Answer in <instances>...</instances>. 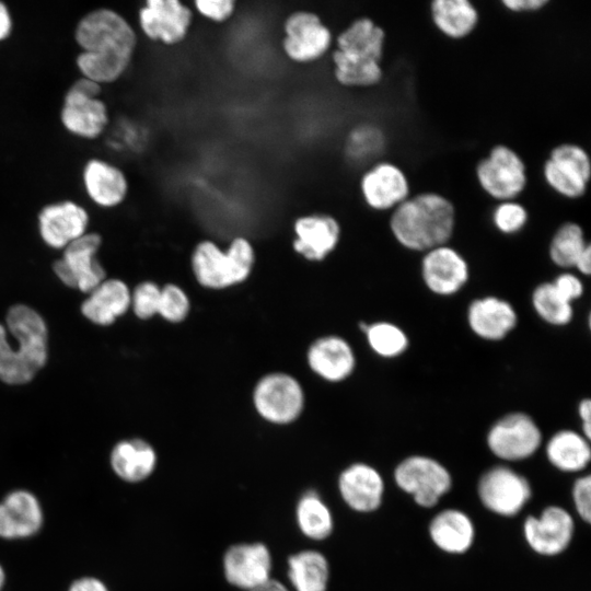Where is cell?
I'll return each instance as SVG.
<instances>
[{"mask_svg":"<svg viewBox=\"0 0 591 591\" xmlns=\"http://www.w3.org/2000/svg\"><path fill=\"white\" fill-rule=\"evenodd\" d=\"M43 524V507L32 491L13 489L0 500V538H30L40 531Z\"/></svg>","mask_w":591,"mask_h":591,"instance_id":"obj_20","label":"cell"},{"mask_svg":"<svg viewBox=\"0 0 591 591\" xmlns=\"http://www.w3.org/2000/svg\"><path fill=\"white\" fill-rule=\"evenodd\" d=\"M76 40L83 51L77 66L97 83L117 80L128 68L137 44L131 25L117 12L97 9L81 19Z\"/></svg>","mask_w":591,"mask_h":591,"instance_id":"obj_1","label":"cell"},{"mask_svg":"<svg viewBox=\"0 0 591 591\" xmlns=\"http://www.w3.org/2000/svg\"><path fill=\"white\" fill-rule=\"evenodd\" d=\"M589 244L582 227L577 222L567 221L557 228L549 241V259L561 269H571Z\"/></svg>","mask_w":591,"mask_h":591,"instance_id":"obj_35","label":"cell"},{"mask_svg":"<svg viewBox=\"0 0 591 591\" xmlns=\"http://www.w3.org/2000/svg\"><path fill=\"white\" fill-rule=\"evenodd\" d=\"M5 571L2 565L0 564V591H2L4 584H5Z\"/></svg>","mask_w":591,"mask_h":591,"instance_id":"obj_50","label":"cell"},{"mask_svg":"<svg viewBox=\"0 0 591 591\" xmlns=\"http://www.w3.org/2000/svg\"><path fill=\"white\" fill-rule=\"evenodd\" d=\"M543 177L558 195L568 199L580 198L591 178L590 157L576 143H560L551 150L543 165Z\"/></svg>","mask_w":591,"mask_h":591,"instance_id":"obj_10","label":"cell"},{"mask_svg":"<svg viewBox=\"0 0 591 591\" xmlns=\"http://www.w3.org/2000/svg\"><path fill=\"white\" fill-rule=\"evenodd\" d=\"M456 212L445 196L425 192L409 196L391 212L390 230L404 248L425 253L449 244L453 236Z\"/></svg>","mask_w":591,"mask_h":591,"instance_id":"obj_3","label":"cell"},{"mask_svg":"<svg viewBox=\"0 0 591 591\" xmlns=\"http://www.w3.org/2000/svg\"><path fill=\"white\" fill-rule=\"evenodd\" d=\"M83 179L89 196L101 206H116L127 195L128 183L125 174L104 161H89L84 167Z\"/></svg>","mask_w":591,"mask_h":591,"instance_id":"obj_32","label":"cell"},{"mask_svg":"<svg viewBox=\"0 0 591 591\" xmlns=\"http://www.w3.org/2000/svg\"><path fill=\"white\" fill-rule=\"evenodd\" d=\"M543 433L535 419L524 412H510L498 418L488 429L489 451L506 462L533 456L541 448Z\"/></svg>","mask_w":591,"mask_h":591,"instance_id":"obj_6","label":"cell"},{"mask_svg":"<svg viewBox=\"0 0 591 591\" xmlns=\"http://www.w3.org/2000/svg\"><path fill=\"white\" fill-rule=\"evenodd\" d=\"M394 482L422 508L436 506L452 487L447 467L427 455H409L394 470Z\"/></svg>","mask_w":591,"mask_h":591,"instance_id":"obj_8","label":"cell"},{"mask_svg":"<svg viewBox=\"0 0 591 591\" xmlns=\"http://www.w3.org/2000/svg\"><path fill=\"white\" fill-rule=\"evenodd\" d=\"M281 47L288 59L310 63L322 58L331 48L333 34L312 11L291 12L283 22Z\"/></svg>","mask_w":591,"mask_h":591,"instance_id":"obj_11","label":"cell"},{"mask_svg":"<svg viewBox=\"0 0 591 591\" xmlns=\"http://www.w3.org/2000/svg\"><path fill=\"white\" fill-rule=\"evenodd\" d=\"M131 304V294L125 282L108 279L100 283L81 305L82 314L97 325H109Z\"/></svg>","mask_w":591,"mask_h":591,"instance_id":"obj_28","label":"cell"},{"mask_svg":"<svg viewBox=\"0 0 591 591\" xmlns=\"http://www.w3.org/2000/svg\"><path fill=\"white\" fill-rule=\"evenodd\" d=\"M194 9L200 16L215 23H222L233 16L236 10V1L195 0Z\"/></svg>","mask_w":591,"mask_h":591,"instance_id":"obj_41","label":"cell"},{"mask_svg":"<svg viewBox=\"0 0 591 591\" xmlns=\"http://www.w3.org/2000/svg\"><path fill=\"white\" fill-rule=\"evenodd\" d=\"M273 560L271 551L264 542L233 543L222 555L223 578L235 589L254 590L273 578Z\"/></svg>","mask_w":591,"mask_h":591,"instance_id":"obj_9","label":"cell"},{"mask_svg":"<svg viewBox=\"0 0 591 591\" xmlns=\"http://www.w3.org/2000/svg\"><path fill=\"white\" fill-rule=\"evenodd\" d=\"M349 148L357 159H368L380 151L383 142L382 134L371 126H361L354 130Z\"/></svg>","mask_w":591,"mask_h":591,"instance_id":"obj_40","label":"cell"},{"mask_svg":"<svg viewBox=\"0 0 591 591\" xmlns=\"http://www.w3.org/2000/svg\"><path fill=\"white\" fill-rule=\"evenodd\" d=\"M470 331L485 341H500L518 326L515 308L508 300L497 296H484L470 302L466 310Z\"/></svg>","mask_w":591,"mask_h":591,"instance_id":"obj_19","label":"cell"},{"mask_svg":"<svg viewBox=\"0 0 591 591\" xmlns=\"http://www.w3.org/2000/svg\"><path fill=\"white\" fill-rule=\"evenodd\" d=\"M161 288L151 281L138 285L131 296L135 314L141 320H148L158 314Z\"/></svg>","mask_w":591,"mask_h":591,"instance_id":"obj_39","label":"cell"},{"mask_svg":"<svg viewBox=\"0 0 591 591\" xmlns=\"http://www.w3.org/2000/svg\"><path fill=\"white\" fill-rule=\"evenodd\" d=\"M102 239L97 233L83 234L65 247L54 263V271L68 287L90 293L105 280V269L96 259Z\"/></svg>","mask_w":591,"mask_h":591,"instance_id":"obj_13","label":"cell"},{"mask_svg":"<svg viewBox=\"0 0 591 591\" xmlns=\"http://www.w3.org/2000/svg\"><path fill=\"white\" fill-rule=\"evenodd\" d=\"M572 500L578 515L589 523L591 520V477L589 474L576 479L572 487Z\"/></svg>","mask_w":591,"mask_h":591,"instance_id":"obj_43","label":"cell"},{"mask_svg":"<svg viewBox=\"0 0 591 591\" xmlns=\"http://www.w3.org/2000/svg\"><path fill=\"white\" fill-rule=\"evenodd\" d=\"M359 186L367 206L376 211H392L410 194L407 175L398 165L389 161L369 167L362 174Z\"/></svg>","mask_w":591,"mask_h":591,"instance_id":"obj_18","label":"cell"},{"mask_svg":"<svg viewBox=\"0 0 591 591\" xmlns=\"http://www.w3.org/2000/svg\"><path fill=\"white\" fill-rule=\"evenodd\" d=\"M429 535L441 551L449 554H463L474 542L475 529L466 513L457 509H447L431 520Z\"/></svg>","mask_w":591,"mask_h":591,"instance_id":"obj_29","label":"cell"},{"mask_svg":"<svg viewBox=\"0 0 591 591\" xmlns=\"http://www.w3.org/2000/svg\"><path fill=\"white\" fill-rule=\"evenodd\" d=\"M61 121L72 134L95 138L107 124L105 104L97 97H91L69 89L61 111Z\"/></svg>","mask_w":591,"mask_h":591,"instance_id":"obj_26","label":"cell"},{"mask_svg":"<svg viewBox=\"0 0 591 591\" xmlns=\"http://www.w3.org/2000/svg\"><path fill=\"white\" fill-rule=\"evenodd\" d=\"M88 221L86 211L72 201L48 205L38 216L40 236L55 248L66 247L85 234Z\"/></svg>","mask_w":591,"mask_h":591,"instance_id":"obj_23","label":"cell"},{"mask_svg":"<svg viewBox=\"0 0 591 591\" xmlns=\"http://www.w3.org/2000/svg\"><path fill=\"white\" fill-rule=\"evenodd\" d=\"M589 439L572 429H560L553 433L546 445L548 462L558 471L578 473L583 471L591 459Z\"/></svg>","mask_w":591,"mask_h":591,"instance_id":"obj_31","label":"cell"},{"mask_svg":"<svg viewBox=\"0 0 591 591\" xmlns=\"http://www.w3.org/2000/svg\"><path fill=\"white\" fill-rule=\"evenodd\" d=\"M257 413L267 421L287 425L302 413L304 394L300 383L291 375L275 372L264 375L253 392Z\"/></svg>","mask_w":591,"mask_h":591,"instance_id":"obj_12","label":"cell"},{"mask_svg":"<svg viewBox=\"0 0 591 591\" xmlns=\"http://www.w3.org/2000/svg\"><path fill=\"white\" fill-rule=\"evenodd\" d=\"M337 488L349 509L358 513H371L382 505L384 479L372 465L356 462L339 473Z\"/></svg>","mask_w":591,"mask_h":591,"instance_id":"obj_21","label":"cell"},{"mask_svg":"<svg viewBox=\"0 0 591 591\" xmlns=\"http://www.w3.org/2000/svg\"><path fill=\"white\" fill-rule=\"evenodd\" d=\"M421 280L429 292L438 297H453L470 281L471 268L463 254L449 244L422 253Z\"/></svg>","mask_w":591,"mask_h":591,"instance_id":"obj_15","label":"cell"},{"mask_svg":"<svg viewBox=\"0 0 591 591\" xmlns=\"http://www.w3.org/2000/svg\"><path fill=\"white\" fill-rule=\"evenodd\" d=\"M189 311V299L182 288L169 283L161 288L158 314L169 322L183 321Z\"/></svg>","mask_w":591,"mask_h":591,"instance_id":"obj_38","label":"cell"},{"mask_svg":"<svg viewBox=\"0 0 591 591\" xmlns=\"http://www.w3.org/2000/svg\"><path fill=\"white\" fill-rule=\"evenodd\" d=\"M287 577L291 591H327L329 561L318 549H300L287 557Z\"/></svg>","mask_w":591,"mask_h":591,"instance_id":"obj_27","label":"cell"},{"mask_svg":"<svg viewBox=\"0 0 591 591\" xmlns=\"http://www.w3.org/2000/svg\"><path fill=\"white\" fill-rule=\"evenodd\" d=\"M294 521L300 533L313 542H323L334 532L335 521L329 506L313 488L304 490L294 507Z\"/></svg>","mask_w":591,"mask_h":591,"instance_id":"obj_30","label":"cell"},{"mask_svg":"<svg viewBox=\"0 0 591 591\" xmlns=\"http://www.w3.org/2000/svg\"><path fill=\"white\" fill-rule=\"evenodd\" d=\"M255 252L251 242L234 237L222 251L215 242H199L192 255V268L197 281L211 289H223L244 281L251 274Z\"/></svg>","mask_w":591,"mask_h":591,"instance_id":"obj_5","label":"cell"},{"mask_svg":"<svg viewBox=\"0 0 591 591\" xmlns=\"http://www.w3.org/2000/svg\"><path fill=\"white\" fill-rule=\"evenodd\" d=\"M109 464L114 474L125 483L147 480L155 471L158 455L143 439L132 438L117 442L111 451Z\"/></svg>","mask_w":591,"mask_h":591,"instance_id":"obj_25","label":"cell"},{"mask_svg":"<svg viewBox=\"0 0 591 591\" xmlns=\"http://www.w3.org/2000/svg\"><path fill=\"white\" fill-rule=\"evenodd\" d=\"M67 591H111L104 581L93 576L74 579Z\"/></svg>","mask_w":591,"mask_h":591,"instance_id":"obj_45","label":"cell"},{"mask_svg":"<svg viewBox=\"0 0 591 591\" xmlns=\"http://www.w3.org/2000/svg\"><path fill=\"white\" fill-rule=\"evenodd\" d=\"M310 368L323 379L340 382L356 368V356L349 343L335 335L316 339L308 351Z\"/></svg>","mask_w":591,"mask_h":591,"instance_id":"obj_24","label":"cell"},{"mask_svg":"<svg viewBox=\"0 0 591 591\" xmlns=\"http://www.w3.org/2000/svg\"><path fill=\"white\" fill-rule=\"evenodd\" d=\"M491 220L497 231L505 235H512L523 230L528 223L529 213L521 202L503 200L494 208Z\"/></svg>","mask_w":591,"mask_h":591,"instance_id":"obj_37","label":"cell"},{"mask_svg":"<svg viewBox=\"0 0 591 591\" xmlns=\"http://www.w3.org/2000/svg\"><path fill=\"white\" fill-rule=\"evenodd\" d=\"M251 591H291V589L275 578H271L266 583Z\"/></svg>","mask_w":591,"mask_h":591,"instance_id":"obj_49","label":"cell"},{"mask_svg":"<svg viewBox=\"0 0 591 591\" xmlns=\"http://www.w3.org/2000/svg\"><path fill=\"white\" fill-rule=\"evenodd\" d=\"M578 417L581 422V433L590 440L591 438V401L582 398L577 407Z\"/></svg>","mask_w":591,"mask_h":591,"instance_id":"obj_46","label":"cell"},{"mask_svg":"<svg viewBox=\"0 0 591 591\" xmlns=\"http://www.w3.org/2000/svg\"><path fill=\"white\" fill-rule=\"evenodd\" d=\"M12 21L8 8L0 1V40L9 36Z\"/></svg>","mask_w":591,"mask_h":591,"instance_id":"obj_48","label":"cell"},{"mask_svg":"<svg viewBox=\"0 0 591 591\" xmlns=\"http://www.w3.org/2000/svg\"><path fill=\"white\" fill-rule=\"evenodd\" d=\"M531 304L535 314L551 326H567L575 316L573 304L564 299L551 281H544L534 287Z\"/></svg>","mask_w":591,"mask_h":591,"instance_id":"obj_34","label":"cell"},{"mask_svg":"<svg viewBox=\"0 0 591 591\" xmlns=\"http://www.w3.org/2000/svg\"><path fill=\"white\" fill-rule=\"evenodd\" d=\"M475 171L480 188L498 201L514 200L528 185L523 159L506 144L493 147Z\"/></svg>","mask_w":591,"mask_h":591,"instance_id":"obj_7","label":"cell"},{"mask_svg":"<svg viewBox=\"0 0 591 591\" xmlns=\"http://www.w3.org/2000/svg\"><path fill=\"white\" fill-rule=\"evenodd\" d=\"M193 21V10L179 0H148L139 10V24L146 36L165 45L183 42Z\"/></svg>","mask_w":591,"mask_h":591,"instance_id":"obj_16","label":"cell"},{"mask_svg":"<svg viewBox=\"0 0 591 591\" xmlns=\"http://www.w3.org/2000/svg\"><path fill=\"white\" fill-rule=\"evenodd\" d=\"M573 269L582 276H589L591 273V245L589 244L577 258Z\"/></svg>","mask_w":591,"mask_h":591,"instance_id":"obj_47","label":"cell"},{"mask_svg":"<svg viewBox=\"0 0 591 591\" xmlns=\"http://www.w3.org/2000/svg\"><path fill=\"white\" fill-rule=\"evenodd\" d=\"M547 0H503L501 4L515 13L536 12L547 5Z\"/></svg>","mask_w":591,"mask_h":591,"instance_id":"obj_44","label":"cell"},{"mask_svg":"<svg viewBox=\"0 0 591 591\" xmlns=\"http://www.w3.org/2000/svg\"><path fill=\"white\" fill-rule=\"evenodd\" d=\"M573 532L571 514L558 506L546 507L538 517H528L523 524L528 545L543 556L563 553L570 544Z\"/></svg>","mask_w":591,"mask_h":591,"instance_id":"obj_17","label":"cell"},{"mask_svg":"<svg viewBox=\"0 0 591 591\" xmlns=\"http://www.w3.org/2000/svg\"><path fill=\"white\" fill-rule=\"evenodd\" d=\"M385 32L372 19L354 20L336 37L332 53L334 77L347 88H369L383 78Z\"/></svg>","mask_w":591,"mask_h":591,"instance_id":"obj_4","label":"cell"},{"mask_svg":"<svg viewBox=\"0 0 591 591\" xmlns=\"http://www.w3.org/2000/svg\"><path fill=\"white\" fill-rule=\"evenodd\" d=\"M294 251L309 260H322L331 254L340 240V224L327 213L304 215L293 223Z\"/></svg>","mask_w":591,"mask_h":591,"instance_id":"obj_22","label":"cell"},{"mask_svg":"<svg viewBox=\"0 0 591 591\" xmlns=\"http://www.w3.org/2000/svg\"><path fill=\"white\" fill-rule=\"evenodd\" d=\"M551 282L557 292L572 304L584 293L582 279L571 271L560 273Z\"/></svg>","mask_w":591,"mask_h":591,"instance_id":"obj_42","label":"cell"},{"mask_svg":"<svg viewBox=\"0 0 591 591\" xmlns=\"http://www.w3.org/2000/svg\"><path fill=\"white\" fill-rule=\"evenodd\" d=\"M48 356V331L42 315L25 304L12 305L0 323V380L20 385L33 380Z\"/></svg>","mask_w":591,"mask_h":591,"instance_id":"obj_2","label":"cell"},{"mask_svg":"<svg viewBox=\"0 0 591 591\" xmlns=\"http://www.w3.org/2000/svg\"><path fill=\"white\" fill-rule=\"evenodd\" d=\"M477 493L486 509L501 517H513L528 503L532 489L524 476L498 465L480 476Z\"/></svg>","mask_w":591,"mask_h":591,"instance_id":"obj_14","label":"cell"},{"mask_svg":"<svg viewBox=\"0 0 591 591\" xmlns=\"http://www.w3.org/2000/svg\"><path fill=\"white\" fill-rule=\"evenodd\" d=\"M430 15L437 30L451 39L467 37L479 20L476 7L468 0H434Z\"/></svg>","mask_w":591,"mask_h":591,"instance_id":"obj_33","label":"cell"},{"mask_svg":"<svg viewBox=\"0 0 591 591\" xmlns=\"http://www.w3.org/2000/svg\"><path fill=\"white\" fill-rule=\"evenodd\" d=\"M363 334L370 349L384 359L398 358L409 348L408 334L399 325L390 321L370 323Z\"/></svg>","mask_w":591,"mask_h":591,"instance_id":"obj_36","label":"cell"}]
</instances>
